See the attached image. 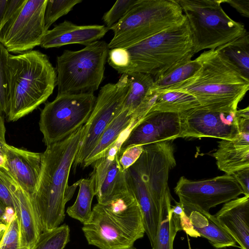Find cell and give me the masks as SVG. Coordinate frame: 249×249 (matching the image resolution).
I'll use <instances>...</instances> for the list:
<instances>
[{
	"label": "cell",
	"instance_id": "1",
	"mask_svg": "<svg viewBox=\"0 0 249 249\" xmlns=\"http://www.w3.org/2000/svg\"><path fill=\"white\" fill-rule=\"evenodd\" d=\"M84 125L65 139L47 145L41 170L32 197L42 231L58 227L65 218L66 203L72 197L78 181L69 185L71 167L79 150Z\"/></svg>",
	"mask_w": 249,
	"mask_h": 249
},
{
	"label": "cell",
	"instance_id": "2",
	"mask_svg": "<svg viewBox=\"0 0 249 249\" xmlns=\"http://www.w3.org/2000/svg\"><path fill=\"white\" fill-rule=\"evenodd\" d=\"M197 59L201 67L194 75L156 92L183 91L194 96L205 108L236 111L239 103L249 89V79L218 49L205 51Z\"/></svg>",
	"mask_w": 249,
	"mask_h": 249
},
{
	"label": "cell",
	"instance_id": "3",
	"mask_svg": "<svg viewBox=\"0 0 249 249\" xmlns=\"http://www.w3.org/2000/svg\"><path fill=\"white\" fill-rule=\"evenodd\" d=\"M82 230L88 244L100 249H134L145 233L139 206L129 188L94 205Z\"/></svg>",
	"mask_w": 249,
	"mask_h": 249
},
{
	"label": "cell",
	"instance_id": "4",
	"mask_svg": "<svg viewBox=\"0 0 249 249\" xmlns=\"http://www.w3.org/2000/svg\"><path fill=\"white\" fill-rule=\"evenodd\" d=\"M8 68L9 103L6 116L8 122H15L47 101L56 85V73L48 56L38 51L10 54Z\"/></svg>",
	"mask_w": 249,
	"mask_h": 249
},
{
	"label": "cell",
	"instance_id": "5",
	"mask_svg": "<svg viewBox=\"0 0 249 249\" xmlns=\"http://www.w3.org/2000/svg\"><path fill=\"white\" fill-rule=\"evenodd\" d=\"M128 66L121 74L142 73L157 76L195 54L186 19L130 47L125 48Z\"/></svg>",
	"mask_w": 249,
	"mask_h": 249
},
{
	"label": "cell",
	"instance_id": "6",
	"mask_svg": "<svg viewBox=\"0 0 249 249\" xmlns=\"http://www.w3.org/2000/svg\"><path fill=\"white\" fill-rule=\"evenodd\" d=\"M185 19L178 0H136L122 18L109 28L113 36L108 48L130 47Z\"/></svg>",
	"mask_w": 249,
	"mask_h": 249
},
{
	"label": "cell",
	"instance_id": "7",
	"mask_svg": "<svg viewBox=\"0 0 249 249\" xmlns=\"http://www.w3.org/2000/svg\"><path fill=\"white\" fill-rule=\"evenodd\" d=\"M109 50L104 40L78 51L64 50L56 58L57 95L94 93L104 79Z\"/></svg>",
	"mask_w": 249,
	"mask_h": 249
},
{
	"label": "cell",
	"instance_id": "8",
	"mask_svg": "<svg viewBox=\"0 0 249 249\" xmlns=\"http://www.w3.org/2000/svg\"><path fill=\"white\" fill-rule=\"evenodd\" d=\"M189 24L194 53L214 50L244 35L241 22L224 11L220 0H178Z\"/></svg>",
	"mask_w": 249,
	"mask_h": 249
},
{
	"label": "cell",
	"instance_id": "9",
	"mask_svg": "<svg viewBox=\"0 0 249 249\" xmlns=\"http://www.w3.org/2000/svg\"><path fill=\"white\" fill-rule=\"evenodd\" d=\"M96 99L94 93L64 94L46 103L39 122L45 145L65 139L85 124Z\"/></svg>",
	"mask_w": 249,
	"mask_h": 249
},
{
	"label": "cell",
	"instance_id": "10",
	"mask_svg": "<svg viewBox=\"0 0 249 249\" xmlns=\"http://www.w3.org/2000/svg\"><path fill=\"white\" fill-rule=\"evenodd\" d=\"M129 88L127 74H122L116 83H108L101 88L91 114L84 124L81 144L72 164L73 169L82 166L106 127L121 112Z\"/></svg>",
	"mask_w": 249,
	"mask_h": 249
},
{
	"label": "cell",
	"instance_id": "11",
	"mask_svg": "<svg viewBox=\"0 0 249 249\" xmlns=\"http://www.w3.org/2000/svg\"><path fill=\"white\" fill-rule=\"evenodd\" d=\"M183 209L209 212L212 208L235 199L243 192L235 179L225 174L198 180L181 177L174 188Z\"/></svg>",
	"mask_w": 249,
	"mask_h": 249
},
{
	"label": "cell",
	"instance_id": "12",
	"mask_svg": "<svg viewBox=\"0 0 249 249\" xmlns=\"http://www.w3.org/2000/svg\"><path fill=\"white\" fill-rule=\"evenodd\" d=\"M47 0H26L0 38L8 52L22 53L40 46L47 31L44 14Z\"/></svg>",
	"mask_w": 249,
	"mask_h": 249
},
{
	"label": "cell",
	"instance_id": "13",
	"mask_svg": "<svg viewBox=\"0 0 249 249\" xmlns=\"http://www.w3.org/2000/svg\"><path fill=\"white\" fill-rule=\"evenodd\" d=\"M237 110H214L200 106L179 113L181 125L179 138L232 140L240 132Z\"/></svg>",
	"mask_w": 249,
	"mask_h": 249
},
{
	"label": "cell",
	"instance_id": "14",
	"mask_svg": "<svg viewBox=\"0 0 249 249\" xmlns=\"http://www.w3.org/2000/svg\"><path fill=\"white\" fill-rule=\"evenodd\" d=\"M181 132L179 113L150 111L131 130L118 155L131 146L173 141L179 138Z\"/></svg>",
	"mask_w": 249,
	"mask_h": 249
},
{
	"label": "cell",
	"instance_id": "15",
	"mask_svg": "<svg viewBox=\"0 0 249 249\" xmlns=\"http://www.w3.org/2000/svg\"><path fill=\"white\" fill-rule=\"evenodd\" d=\"M19 221L21 249H32L42 232L40 218L31 195L6 169L2 168Z\"/></svg>",
	"mask_w": 249,
	"mask_h": 249
},
{
	"label": "cell",
	"instance_id": "16",
	"mask_svg": "<svg viewBox=\"0 0 249 249\" xmlns=\"http://www.w3.org/2000/svg\"><path fill=\"white\" fill-rule=\"evenodd\" d=\"M6 158V169L26 192L32 195L40 176L42 153L5 143L0 150Z\"/></svg>",
	"mask_w": 249,
	"mask_h": 249
},
{
	"label": "cell",
	"instance_id": "17",
	"mask_svg": "<svg viewBox=\"0 0 249 249\" xmlns=\"http://www.w3.org/2000/svg\"><path fill=\"white\" fill-rule=\"evenodd\" d=\"M184 231L192 237H200L194 230L189 218L179 202L171 206V200L162 202L160 208L159 222L152 249H173L178 231Z\"/></svg>",
	"mask_w": 249,
	"mask_h": 249
},
{
	"label": "cell",
	"instance_id": "18",
	"mask_svg": "<svg viewBox=\"0 0 249 249\" xmlns=\"http://www.w3.org/2000/svg\"><path fill=\"white\" fill-rule=\"evenodd\" d=\"M109 30L105 25H78L65 20L46 32L40 46L45 49L72 44L86 46L99 40Z\"/></svg>",
	"mask_w": 249,
	"mask_h": 249
},
{
	"label": "cell",
	"instance_id": "19",
	"mask_svg": "<svg viewBox=\"0 0 249 249\" xmlns=\"http://www.w3.org/2000/svg\"><path fill=\"white\" fill-rule=\"evenodd\" d=\"M214 216L241 249H249V196L224 203Z\"/></svg>",
	"mask_w": 249,
	"mask_h": 249
},
{
	"label": "cell",
	"instance_id": "20",
	"mask_svg": "<svg viewBox=\"0 0 249 249\" xmlns=\"http://www.w3.org/2000/svg\"><path fill=\"white\" fill-rule=\"evenodd\" d=\"M212 156L219 169L227 175L249 167V132H240L232 140H221Z\"/></svg>",
	"mask_w": 249,
	"mask_h": 249
},
{
	"label": "cell",
	"instance_id": "21",
	"mask_svg": "<svg viewBox=\"0 0 249 249\" xmlns=\"http://www.w3.org/2000/svg\"><path fill=\"white\" fill-rule=\"evenodd\" d=\"M125 177L127 186L133 193L139 206L142 216L145 233L152 246L159 222V211L143 185L134 164L125 170Z\"/></svg>",
	"mask_w": 249,
	"mask_h": 249
},
{
	"label": "cell",
	"instance_id": "22",
	"mask_svg": "<svg viewBox=\"0 0 249 249\" xmlns=\"http://www.w3.org/2000/svg\"><path fill=\"white\" fill-rule=\"evenodd\" d=\"M183 209L194 230L200 237L206 238L215 249L236 246L235 241L221 226L214 215L209 212Z\"/></svg>",
	"mask_w": 249,
	"mask_h": 249
},
{
	"label": "cell",
	"instance_id": "23",
	"mask_svg": "<svg viewBox=\"0 0 249 249\" xmlns=\"http://www.w3.org/2000/svg\"><path fill=\"white\" fill-rule=\"evenodd\" d=\"M127 74L130 81V88L122 110H127L128 113L131 114L141 107L153 106L157 98L158 93L154 89L153 76L139 72Z\"/></svg>",
	"mask_w": 249,
	"mask_h": 249
},
{
	"label": "cell",
	"instance_id": "24",
	"mask_svg": "<svg viewBox=\"0 0 249 249\" xmlns=\"http://www.w3.org/2000/svg\"><path fill=\"white\" fill-rule=\"evenodd\" d=\"M132 117L133 114H129L127 110H121L106 127L98 143L84 160L82 167H87L104 156L120 134L130 125Z\"/></svg>",
	"mask_w": 249,
	"mask_h": 249
},
{
	"label": "cell",
	"instance_id": "25",
	"mask_svg": "<svg viewBox=\"0 0 249 249\" xmlns=\"http://www.w3.org/2000/svg\"><path fill=\"white\" fill-rule=\"evenodd\" d=\"M157 93V98L150 111L179 113L200 106L194 96L185 92L169 90Z\"/></svg>",
	"mask_w": 249,
	"mask_h": 249
},
{
	"label": "cell",
	"instance_id": "26",
	"mask_svg": "<svg viewBox=\"0 0 249 249\" xmlns=\"http://www.w3.org/2000/svg\"><path fill=\"white\" fill-rule=\"evenodd\" d=\"M78 181L79 188L77 198L74 204L67 208L66 212L70 217L84 224L91 216V203L93 197L96 196V191L91 176Z\"/></svg>",
	"mask_w": 249,
	"mask_h": 249
},
{
	"label": "cell",
	"instance_id": "27",
	"mask_svg": "<svg viewBox=\"0 0 249 249\" xmlns=\"http://www.w3.org/2000/svg\"><path fill=\"white\" fill-rule=\"evenodd\" d=\"M200 67V63L197 58L174 65L162 74L153 77L154 91L163 90L185 81L194 75Z\"/></svg>",
	"mask_w": 249,
	"mask_h": 249
},
{
	"label": "cell",
	"instance_id": "28",
	"mask_svg": "<svg viewBox=\"0 0 249 249\" xmlns=\"http://www.w3.org/2000/svg\"><path fill=\"white\" fill-rule=\"evenodd\" d=\"M125 171L119 162L117 154L106 173L101 187L96 196L98 203H102L114 196L128 189Z\"/></svg>",
	"mask_w": 249,
	"mask_h": 249
},
{
	"label": "cell",
	"instance_id": "29",
	"mask_svg": "<svg viewBox=\"0 0 249 249\" xmlns=\"http://www.w3.org/2000/svg\"><path fill=\"white\" fill-rule=\"evenodd\" d=\"M218 49L241 73L249 79V34L247 32L239 38Z\"/></svg>",
	"mask_w": 249,
	"mask_h": 249
},
{
	"label": "cell",
	"instance_id": "30",
	"mask_svg": "<svg viewBox=\"0 0 249 249\" xmlns=\"http://www.w3.org/2000/svg\"><path fill=\"white\" fill-rule=\"evenodd\" d=\"M70 231L66 224L42 231L32 249H64L70 240Z\"/></svg>",
	"mask_w": 249,
	"mask_h": 249
},
{
	"label": "cell",
	"instance_id": "31",
	"mask_svg": "<svg viewBox=\"0 0 249 249\" xmlns=\"http://www.w3.org/2000/svg\"><path fill=\"white\" fill-rule=\"evenodd\" d=\"M9 53L0 42V113H8L9 103L8 59Z\"/></svg>",
	"mask_w": 249,
	"mask_h": 249
},
{
	"label": "cell",
	"instance_id": "32",
	"mask_svg": "<svg viewBox=\"0 0 249 249\" xmlns=\"http://www.w3.org/2000/svg\"><path fill=\"white\" fill-rule=\"evenodd\" d=\"M82 0H47L44 21L45 29L49 30L51 25L60 18L68 14Z\"/></svg>",
	"mask_w": 249,
	"mask_h": 249
},
{
	"label": "cell",
	"instance_id": "33",
	"mask_svg": "<svg viewBox=\"0 0 249 249\" xmlns=\"http://www.w3.org/2000/svg\"><path fill=\"white\" fill-rule=\"evenodd\" d=\"M0 249H21L20 226L16 213L7 223Z\"/></svg>",
	"mask_w": 249,
	"mask_h": 249
},
{
	"label": "cell",
	"instance_id": "34",
	"mask_svg": "<svg viewBox=\"0 0 249 249\" xmlns=\"http://www.w3.org/2000/svg\"><path fill=\"white\" fill-rule=\"evenodd\" d=\"M136 0H118L102 18L106 26L108 28L117 23L128 11Z\"/></svg>",
	"mask_w": 249,
	"mask_h": 249
},
{
	"label": "cell",
	"instance_id": "35",
	"mask_svg": "<svg viewBox=\"0 0 249 249\" xmlns=\"http://www.w3.org/2000/svg\"><path fill=\"white\" fill-rule=\"evenodd\" d=\"M108 63L119 73L128 65L129 56L126 49L115 48L109 49L107 59Z\"/></svg>",
	"mask_w": 249,
	"mask_h": 249
},
{
	"label": "cell",
	"instance_id": "36",
	"mask_svg": "<svg viewBox=\"0 0 249 249\" xmlns=\"http://www.w3.org/2000/svg\"><path fill=\"white\" fill-rule=\"evenodd\" d=\"M26 0H7V6L0 23V38L19 12Z\"/></svg>",
	"mask_w": 249,
	"mask_h": 249
},
{
	"label": "cell",
	"instance_id": "37",
	"mask_svg": "<svg viewBox=\"0 0 249 249\" xmlns=\"http://www.w3.org/2000/svg\"><path fill=\"white\" fill-rule=\"evenodd\" d=\"M143 151V146L129 147L119 155V162L122 169L125 171L139 158Z\"/></svg>",
	"mask_w": 249,
	"mask_h": 249
},
{
	"label": "cell",
	"instance_id": "38",
	"mask_svg": "<svg viewBox=\"0 0 249 249\" xmlns=\"http://www.w3.org/2000/svg\"><path fill=\"white\" fill-rule=\"evenodd\" d=\"M0 205L6 210L11 209L15 211L13 198L2 168H0Z\"/></svg>",
	"mask_w": 249,
	"mask_h": 249
},
{
	"label": "cell",
	"instance_id": "39",
	"mask_svg": "<svg viewBox=\"0 0 249 249\" xmlns=\"http://www.w3.org/2000/svg\"><path fill=\"white\" fill-rule=\"evenodd\" d=\"M231 175L240 186L244 196H249V167L236 171Z\"/></svg>",
	"mask_w": 249,
	"mask_h": 249
},
{
	"label": "cell",
	"instance_id": "40",
	"mask_svg": "<svg viewBox=\"0 0 249 249\" xmlns=\"http://www.w3.org/2000/svg\"><path fill=\"white\" fill-rule=\"evenodd\" d=\"M221 3H227L234 8L242 16L249 18V0H220Z\"/></svg>",
	"mask_w": 249,
	"mask_h": 249
},
{
	"label": "cell",
	"instance_id": "41",
	"mask_svg": "<svg viewBox=\"0 0 249 249\" xmlns=\"http://www.w3.org/2000/svg\"><path fill=\"white\" fill-rule=\"evenodd\" d=\"M5 132L6 129L4 120L2 114L0 113V150L2 146L6 143L5 141Z\"/></svg>",
	"mask_w": 249,
	"mask_h": 249
},
{
	"label": "cell",
	"instance_id": "42",
	"mask_svg": "<svg viewBox=\"0 0 249 249\" xmlns=\"http://www.w3.org/2000/svg\"><path fill=\"white\" fill-rule=\"evenodd\" d=\"M7 0H0V23L3 17L7 6Z\"/></svg>",
	"mask_w": 249,
	"mask_h": 249
},
{
	"label": "cell",
	"instance_id": "43",
	"mask_svg": "<svg viewBox=\"0 0 249 249\" xmlns=\"http://www.w3.org/2000/svg\"><path fill=\"white\" fill-rule=\"evenodd\" d=\"M0 168L6 169V158L4 154L0 151Z\"/></svg>",
	"mask_w": 249,
	"mask_h": 249
},
{
	"label": "cell",
	"instance_id": "44",
	"mask_svg": "<svg viewBox=\"0 0 249 249\" xmlns=\"http://www.w3.org/2000/svg\"><path fill=\"white\" fill-rule=\"evenodd\" d=\"M7 223H0V234L5 229Z\"/></svg>",
	"mask_w": 249,
	"mask_h": 249
},
{
	"label": "cell",
	"instance_id": "45",
	"mask_svg": "<svg viewBox=\"0 0 249 249\" xmlns=\"http://www.w3.org/2000/svg\"><path fill=\"white\" fill-rule=\"evenodd\" d=\"M4 231H5V230H4L2 232H1V233L0 234V241H1V239L2 237V236H3V233H4Z\"/></svg>",
	"mask_w": 249,
	"mask_h": 249
},
{
	"label": "cell",
	"instance_id": "46",
	"mask_svg": "<svg viewBox=\"0 0 249 249\" xmlns=\"http://www.w3.org/2000/svg\"><path fill=\"white\" fill-rule=\"evenodd\" d=\"M192 249L190 248V249Z\"/></svg>",
	"mask_w": 249,
	"mask_h": 249
}]
</instances>
